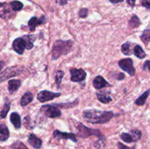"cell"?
<instances>
[{
	"instance_id": "cell-1",
	"label": "cell",
	"mask_w": 150,
	"mask_h": 149,
	"mask_svg": "<svg viewBox=\"0 0 150 149\" xmlns=\"http://www.w3.org/2000/svg\"><path fill=\"white\" fill-rule=\"evenodd\" d=\"M114 116L111 111H101L98 110H86L83 111V118L86 122L93 124H105L111 121Z\"/></svg>"
},
{
	"instance_id": "cell-2",
	"label": "cell",
	"mask_w": 150,
	"mask_h": 149,
	"mask_svg": "<svg viewBox=\"0 0 150 149\" xmlns=\"http://www.w3.org/2000/svg\"><path fill=\"white\" fill-rule=\"evenodd\" d=\"M73 42L72 40H62L58 39L53 45L52 56L53 60H56L61 56L67 55L73 49Z\"/></svg>"
},
{
	"instance_id": "cell-3",
	"label": "cell",
	"mask_w": 150,
	"mask_h": 149,
	"mask_svg": "<svg viewBox=\"0 0 150 149\" xmlns=\"http://www.w3.org/2000/svg\"><path fill=\"white\" fill-rule=\"evenodd\" d=\"M77 132L78 135L81 137H83V138L88 137L91 135L98 136V137H103V136L101 134L100 131L99 130L92 129L88 128L87 127L84 126L83 124H81V123L79 124V125H78Z\"/></svg>"
},
{
	"instance_id": "cell-4",
	"label": "cell",
	"mask_w": 150,
	"mask_h": 149,
	"mask_svg": "<svg viewBox=\"0 0 150 149\" xmlns=\"http://www.w3.org/2000/svg\"><path fill=\"white\" fill-rule=\"evenodd\" d=\"M40 111L42 114L48 118H54L61 116L62 112L56 105H45L40 108Z\"/></svg>"
},
{
	"instance_id": "cell-5",
	"label": "cell",
	"mask_w": 150,
	"mask_h": 149,
	"mask_svg": "<svg viewBox=\"0 0 150 149\" xmlns=\"http://www.w3.org/2000/svg\"><path fill=\"white\" fill-rule=\"evenodd\" d=\"M23 71H24V68L21 67H11L7 68L0 74V82L7 80L10 77L19 75L23 73Z\"/></svg>"
},
{
	"instance_id": "cell-6",
	"label": "cell",
	"mask_w": 150,
	"mask_h": 149,
	"mask_svg": "<svg viewBox=\"0 0 150 149\" xmlns=\"http://www.w3.org/2000/svg\"><path fill=\"white\" fill-rule=\"evenodd\" d=\"M119 67L125 72L128 73L130 76H133L136 73V69L133 66V61L130 58L120 60L119 61Z\"/></svg>"
},
{
	"instance_id": "cell-7",
	"label": "cell",
	"mask_w": 150,
	"mask_h": 149,
	"mask_svg": "<svg viewBox=\"0 0 150 149\" xmlns=\"http://www.w3.org/2000/svg\"><path fill=\"white\" fill-rule=\"evenodd\" d=\"M13 16H15V13L10 4L6 2L0 3V18L4 20H8Z\"/></svg>"
},
{
	"instance_id": "cell-8",
	"label": "cell",
	"mask_w": 150,
	"mask_h": 149,
	"mask_svg": "<svg viewBox=\"0 0 150 149\" xmlns=\"http://www.w3.org/2000/svg\"><path fill=\"white\" fill-rule=\"evenodd\" d=\"M71 77L70 79L73 82H81L85 80L86 77V73L83 69L72 68L70 70Z\"/></svg>"
},
{
	"instance_id": "cell-9",
	"label": "cell",
	"mask_w": 150,
	"mask_h": 149,
	"mask_svg": "<svg viewBox=\"0 0 150 149\" xmlns=\"http://www.w3.org/2000/svg\"><path fill=\"white\" fill-rule=\"evenodd\" d=\"M60 95H61L60 93H54V92L45 90L39 92V93L38 94V99L40 102H45L50 100H53L56 97L59 96Z\"/></svg>"
},
{
	"instance_id": "cell-10",
	"label": "cell",
	"mask_w": 150,
	"mask_h": 149,
	"mask_svg": "<svg viewBox=\"0 0 150 149\" xmlns=\"http://www.w3.org/2000/svg\"><path fill=\"white\" fill-rule=\"evenodd\" d=\"M13 48L18 54H23L26 49L25 39L23 37H18L15 39L13 42Z\"/></svg>"
},
{
	"instance_id": "cell-11",
	"label": "cell",
	"mask_w": 150,
	"mask_h": 149,
	"mask_svg": "<svg viewBox=\"0 0 150 149\" xmlns=\"http://www.w3.org/2000/svg\"><path fill=\"white\" fill-rule=\"evenodd\" d=\"M53 136H54V138L57 139V140H70L73 142H76L78 141L77 139H76V135L73 133H67V132H62L59 130H55L53 133Z\"/></svg>"
},
{
	"instance_id": "cell-12",
	"label": "cell",
	"mask_w": 150,
	"mask_h": 149,
	"mask_svg": "<svg viewBox=\"0 0 150 149\" xmlns=\"http://www.w3.org/2000/svg\"><path fill=\"white\" fill-rule=\"evenodd\" d=\"M45 20H46V19H45V15H42L40 18L37 17H32L28 23V26H29L31 32H34L36 29L37 26L45 23Z\"/></svg>"
},
{
	"instance_id": "cell-13",
	"label": "cell",
	"mask_w": 150,
	"mask_h": 149,
	"mask_svg": "<svg viewBox=\"0 0 150 149\" xmlns=\"http://www.w3.org/2000/svg\"><path fill=\"white\" fill-rule=\"evenodd\" d=\"M93 86L96 89H101L106 86H111V85L100 75H98L94 79Z\"/></svg>"
},
{
	"instance_id": "cell-14",
	"label": "cell",
	"mask_w": 150,
	"mask_h": 149,
	"mask_svg": "<svg viewBox=\"0 0 150 149\" xmlns=\"http://www.w3.org/2000/svg\"><path fill=\"white\" fill-rule=\"evenodd\" d=\"M29 143L35 149H40L42 146V140L35 134H31L29 137Z\"/></svg>"
},
{
	"instance_id": "cell-15",
	"label": "cell",
	"mask_w": 150,
	"mask_h": 149,
	"mask_svg": "<svg viewBox=\"0 0 150 149\" xmlns=\"http://www.w3.org/2000/svg\"><path fill=\"white\" fill-rule=\"evenodd\" d=\"M10 119L15 128L17 129L21 128V119L20 115L18 112H12L11 115H10Z\"/></svg>"
},
{
	"instance_id": "cell-16",
	"label": "cell",
	"mask_w": 150,
	"mask_h": 149,
	"mask_svg": "<svg viewBox=\"0 0 150 149\" xmlns=\"http://www.w3.org/2000/svg\"><path fill=\"white\" fill-rule=\"evenodd\" d=\"M21 85L19 80H10L8 81V91L10 93H13L17 91Z\"/></svg>"
},
{
	"instance_id": "cell-17",
	"label": "cell",
	"mask_w": 150,
	"mask_h": 149,
	"mask_svg": "<svg viewBox=\"0 0 150 149\" xmlns=\"http://www.w3.org/2000/svg\"><path fill=\"white\" fill-rule=\"evenodd\" d=\"M10 137V131L5 124H0V141H6Z\"/></svg>"
},
{
	"instance_id": "cell-18",
	"label": "cell",
	"mask_w": 150,
	"mask_h": 149,
	"mask_svg": "<svg viewBox=\"0 0 150 149\" xmlns=\"http://www.w3.org/2000/svg\"><path fill=\"white\" fill-rule=\"evenodd\" d=\"M34 98V95L31 93L30 91H26L24 94L22 96L21 99V106H26L28 104L32 102Z\"/></svg>"
},
{
	"instance_id": "cell-19",
	"label": "cell",
	"mask_w": 150,
	"mask_h": 149,
	"mask_svg": "<svg viewBox=\"0 0 150 149\" xmlns=\"http://www.w3.org/2000/svg\"><path fill=\"white\" fill-rule=\"evenodd\" d=\"M122 52L125 56H130L133 52V43L130 42H127L122 45Z\"/></svg>"
},
{
	"instance_id": "cell-20",
	"label": "cell",
	"mask_w": 150,
	"mask_h": 149,
	"mask_svg": "<svg viewBox=\"0 0 150 149\" xmlns=\"http://www.w3.org/2000/svg\"><path fill=\"white\" fill-rule=\"evenodd\" d=\"M133 53L134 55L137 57L138 58H140V59H143L146 57V53L144 51V50L142 49V47L140 45H136L133 48Z\"/></svg>"
},
{
	"instance_id": "cell-21",
	"label": "cell",
	"mask_w": 150,
	"mask_h": 149,
	"mask_svg": "<svg viewBox=\"0 0 150 149\" xmlns=\"http://www.w3.org/2000/svg\"><path fill=\"white\" fill-rule=\"evenodd\" d=\"M149 90L148 89L147 91H145L143 94L141 95V96H139V97L138 98L136 101H135V103H136V105H139V106H142V105H144L145 102H146V99H147L148 96H149Z\"/></svg>"
},
{
	"instance_id": "cell-22",
	"label": "cell",
	"mask_w": 150,
	"mask_h": 149,
	"mask_svg": "<svg viewBox=\"0 0 150 149\" xmlns=\"http://www.w3.org/2000/svg\"><path fill=\"white\" fill-rule=\"evenodd\" d=\"M96 96L98 100L104 104L109 103V102H111V100H112L111 96L105 93H97Z\"/></svg>"
},
{
	"instance_id": "cell-23",
	"label": "cell",
	"mask_w": 150,
	"mask_h": 149,
	"mask_svg": "<svg viewBox=\"0 0 150 149\" xmlns=\"http://www.w3.org/2000/svg\"><path fill=\"white\" fill-rule=\"evenodd\" d=\"M141 25V21L140 19L138 18V16H136V15H133L131 17V18L129 20L128 26L130 29H135V28L138 27Z\"/></svg>"
},
{
	"instance_id": "cell-24",
	"label": "cell",
	"mask_w": 150,
	"mask_h": 149,
	"mask_svg": "<svg viewBox=\"0 0 150 149\" xmlns=\"http://www.w3.org/2000/svg\"><path fill=\"white\" fill-rule=\"evenodd\" d=\"M10 4L14 12L20 11V10H22V8H23V3H21L19 1H17V0H15V1H11V2L10 3Z\"/></svg>"
},
{
	"instance_id": "cell-25",
	"label": "cell",
	"mask_w": 150,
	"mask_h": 149,
	"mask_svg": "<svg viewBox=\"0 0 150 149\" xmlns=\"http://www.w3.org/2000/svg\"><path fill=\"white\" fill-rule=\"evenodd\" d=\"M141 39H142V42L145 44V45H148L150 40V30L149 29H146L143 32L142 34L141 35Z\"/></svg>"
},
{
	"instance_id": "cell-26",
	"label": "cell",
	"mask_w": 150,
	"mask_h": 149,
	"mask_svg": "<svg viewBox=\"0 0 150 149\" xmlns=\"http://www.w3.org/2000/svg\"><path fill=\"white\" fill-rule=\"evenodd\" d=\"M10 109V103H5L3 106L2 110L0 111V119H3L7 116V113H8L9 110Z\"/></svg>"
},
{
	"instance_id": "cell-27",
	"label": "cell",
	"mask_w": 150,
	"mask_h": 149,
	"mask_svg": "<svg viewBox=\"0 0 150 149\" xmlns=\"http://www.w3.org/2000/svg\"><path fill=\"white\" fill-rule=\"evenodd\" d=\"M64 72L61 71V70H59V71L57 72L55 75V81L56 83H57V86H58V89L60 88V85H61L62 80L63 77H64Z\"/></svg>"
},
{
	"instance_id": "cell-28",
	"label": "cell",
	"mask_w": 150,
	"mask_h": 149,
	"mask_svg": "<svg viewBox=\"0 0 150 149\" xmlns=\"http://www.w3.org/2000/svg\"><path fill=\"white\" fill-rule=\"evenodd\" d=\"M120 137H121L122 140L123 141H125V143H133V142H135L134 139H133V136L132 134H129V133H122V134L120 135Z\"/></svg>"
},
{
	"instance_id": "cell-29",
	"label": "cell",
	"mask_w": 150,
	"mask_h": 149,
	"mask_svg": "<svg viewBox=\"0 0 150 149\" xmlns=\"http://www.w3.org/2000/svg\"><path fill=\"white\" fill-rule=\"evenodd\" d=\"M32 36H24L23 37V39H25V42H26V48L28 50H30L33 48L34 44H33V40H32Z\"/></svg>"
},
{
	"instance_id": "cell-30",
	"label": "cell",
	"mask_w": 150,
	"mask_h": 149,
	"mask_svg": "<svg viewBox=\"0 0 150 149\" xmlns=\"http://www.w3.org/2000/svg\"><path fill=\"white\" fill-rule=\"evenodd\" d=\"M10 148L12 149H28V148L26 147L24 145V143H23L22 142L17 141L13 143V144L10 145Z\"/></svg>"
},
{
	"instance_id": "cell-31",
	"label": "cell",
	"mask_w": 150,
	"mask_h": 149,
	"mask_svg": "<svg viewBox=\"0 0 150 149\" xmlns=\"http://www.w3.org/2000/svg\"><path fill=\"white\" fill-rule=\"evenodd\" d=\"M130 134L133 136L135 142H137L138 140H140L141 137H142V132H141V131H139V130L138 129L132 130V131H130Z\"/></svg>"
},
{
	"instance_id": "cell-32",
	"label": "cell",
	"mask_w": 150,
	"mask_h": 149,
	"mask_svg": "<svg viewBox=\"0 0 150 149\" xmlns=\"http://www.w3.org/2000/svg\"><path fill=\"white\" fill-rule=\"evenodd\" d=\"M23 124H24L25 127L28 129H32L33 128V126L32 125V121H31V118L29 115L26 116L23 119Z\"/></svg>"
},
{
	"instance_id": "cell-33",
	"label": "cell",
	"mask_w": 150,
	"mask_h": 149,
	"mask_svg": "<svg viewBox=\"0 0 150 149\" xmlns=\"http://www.w3.org/2000/svg\"><path fill=\"white\" fill-rule=\"evenodd\" d=\"M104 146H105V139H104V137H100V139L96 142L95 148H96V149H103Z\"/></svg>"
},
{
	"instance_id": "cell-34",
	"label": "cell",
	"mask_w": 150,
	"mask_h": 149,
	"mask_svg": "<svg viewBox=\"0 0 150 149\" xmlns=\"http://www.w3.org/2000/svg\"><path fill=\"white\" fill-rule=\"evenodd\" d=\"M88 15V9L86 8H81L79 11V16L82 18H84L87 16Z\"/></svg>"
},
{
	"instance_id": "cell-35",
	"label": "cell",
	"mask_w": 150,
	"mask_h": 149,
	"mask_svg": "<svg viewBox=\"0 0 150 149\" xmlns=\"http://www.w3.org/2000/svg\"><path fill=\"white\" fill-rule=\"evenodd\" d=\"M142 5L143 6V7H144L145 8L147 9V10H149L150 9V4L149 1H148V0H142Z\"/></svg>"
},
{
	"instance_id": "cell-36",
	"label": "cell",
	"mask_w": 150,
	"mask_h": 149,
	"mask_svg": "<svg viewBox=\"0 0 150 149\" xmlns=\"http://www.w3.org/2000/svg\"><path fill=\"white\" fill-rule=\"evenodd\" d=\"M136 0H126L127 4L130 5L131 7H134L135 4H136Z\"/></svg>"
},
{
	"instance_id": "cell-37",
	"label": "cell",
	"mask_w": 150,
	"mask_h": 149,
	"mask_svg": "<svg viewBox=\"0 0 150 149\" xmlns=\"http://www.w3.org/2000/svg\"><path fill=\"white\" fill-rule=\"evenodd\" d=\"M149 61H146V63H145V64L144 65L143 67V70H147V71H149Z\"/></svg>"
},
{
	"instance_id": "cell-38",
	"label": "cell",
	"mask_w": 150,
	"mask_h": 149,
	"mask_svg": "<svg viewBox=\"0 0 150 149\" xmlns=\"http://www.w3.org/2000/svg\"><path fill=\"white\" fill-rule=\"evenodd\" d=\"M118 148L119 149H129V148L127 146H125L121 143H118Z\"/></svg>"
},
{
	"instance_id": "cell-39",
	"label": "cell",
	"mask_w": 150,
	"mask_h": 149,
	"mask_svg": "<svg viewBox=\"0 0 150 149\" xmlns=\"http://www.w3.org/2000/svg\"><path fill=\"white\" fill-rule=\"evenodd\" d=\"M68 1H70V0H59V4L60 5H65Z\"/></svg>"
},
{
	"instance_id": "cell-40",
	"label": "cell",
	"mask_w": 150,
	"mask_h": 149,
	"mask_svg": "<svg viewBox=\"0 0 150 149\" xmlns=\"http://www.w3.org/2000/svg\"><path fill=\"white\" fill-rule=\"evenodd\" d=\"M109 1H111L113 4H117V3H120L123 1V0H108Z\"/></svg>"
},
{
	"instance_id": "cell-41",
	"label": "cell",
	"mask_w": 150,
	"mask_h": 149,
	"mask_svg": "<svg viewBox=\"0 0 150 149\" xmlns=\"http://www.w3.org/2000/svg\"><path fill=\"white\" fill-rule=\"evenodd\" d=\"M4 62L3 61H0V72H1V70H2L3 69V67H4Z\"/></svg>"
}]
</instances>
